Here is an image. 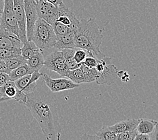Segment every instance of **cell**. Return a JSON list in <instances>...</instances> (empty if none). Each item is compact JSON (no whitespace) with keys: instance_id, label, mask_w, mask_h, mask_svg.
Instances as JSON below:
<instances>
[{"instance_id":"obj_1","label":"cell","mask_w":158,"mask_h":140,"mask_svg":"<svg viewBox=\"0 0 158 140\" xmlns=\"http://www.w3.org/2000/svg\"><path fill=\"white\" fill-rule=\"evenodd\" d=\"M47 87L44 80L37 81L35 90L27 94L25 106L37 121L43 134L48 140H59L62 134L56 99Z\"/></svg>"},{"instance_id":"obj_2","label":"cell","mask_w":158,"mask_h":140,"mask_svg":"<svg viewBox=\"0 0 158 140\" xmlns=\"http://www.w3.org/2000/svg\"><path fill=\"white\" fill-rule=\"evenodd\" d=\"M103 30L93 18L81 19L75 30V47L85 49L88 53L98 54L103 42Z\"/></svg>"},{"instance_id":"obj_3","label":"cell","mask_w":158,"mask_h":140,"mask_svg":"<svg viewBox=\"0 0 158 140\" xmlns=\"http://www.w3.org/2000/svg\"><path fill=\"white\" fill-rule=\"evenodd\" d=\"M32 41L44 51V53L54 49L56 35L52 25L39 18L33 28Z\"/></svg>"},{"instance_id":"obj_4","label":"cell","mask_w":158,"mask_h":140,"mask_svg":"<svg viewBox=\"0 0 158 140\" xmlns=\"http://www.w3.org/2000/svg\"><path fill=\"white\" fill-rule=\"evenodd\" d=\"M98 63L94 68L95 82L99 85H112L118 79V68L111 62V58L102 52L97 54Z\"/></svg>"},{"instance_id":"obj_5","label":"cell","mask_w":158,"mask_h":140,"mask_svg":"<svg viewBox=\"0 0 158 140\" xmlns=\"http://www.w3.org/2000/svg\"><path fill=\"white\" fill-rule=\"evenodd\" d=\"M44 66L48 70L58 74L62 78H64L68 70V65L62 51L56 49L45 57Z\"/></svg>"},{"instance_id":"obj_6","label":"cell","mask_w":158,"mask_h":140,"mask_svg":"<svg viewBox=\"0 0 158 140\" xmlns=\"http://www.w3.org/2000/svg\"><path fill=\"white\" fill-rule=\"evenodd\" d=\"M0 25L19 38V27L14 15L13 0H4Z\"/></svg>"},{"instance_id":"obj_7","label":"cell","mask_w":158,"mask_h":140,"mask_svg":"<svg viewBox=\"0 0 158 140\" xmlns=\"http://www.w3.org/2000/svg\"><path fill=\"white\" fill-rule=\"evenodd\" d=\"M42 79L44 80L45 85L53 93L59 92L72 90L79 86V84L74 83L67 78H52L48 74H42Z\"/></svg>"},{"instance_id":"obj_8","label":"cell","mask_w":158,"mask_h":140,"mask_svg":"<svg viewBox=\"0 0 158 140\" xmlns=\"http://www.w3.org/2000/svg\"><path fill=\"white\" fill-rule=\"evenodd\" d=\"M37 15L39 18L46 21L51 25L57 20V7L45 0H35Z\"/></svg>"},{"instance_id":"obj_9","label":"cell","mask_w":158,"mask_h":140,"mask_svg":"<svg viewBox=\"0 0 158 140\" xmlns=\"http://www.w3.org/2000/svg\"><path fill=\"white\" fill-rule=\"evenodd\" d=\"M14 15L19 27V38L22 42L27 41V19L24 11V0H13Z\"/></svg>"},{"instance_id":"obj_10","label":"cell","mask_w":158,"mask_h":140,"mask_svg":"<svg viewBox=\"0 0 158 140\" xmlns=\"http://www.w3.org/2000/svg\"><path fill=\"white\" fill-rule=\"evenodd\" d=\"M24 3L27 19V38L28 41H32L33 28L36 21L39 18L36 3L35 0H24Z\"/></svg>"},{"instance_id":"obj_11","label":"cell","mask_w":158,"mask_h":140,"mask_svg":"<svg viewBox=\"0 0 158 140\" xmlns=\"http://www.w3.org/2000/svg\"><path fill=\"white\" fill-rule=\"evenodd\" d=\"M42 76V73L39 71H34L33 73L18 79L14 81L16 87L24 94H28L33 92L37 88V81Z\"/></svg>"},{"instance_id":"obj_12","label":"cell","mask_w":158,"mask_h":140,"mask_svg":"<svg viewBox=\"0 0 158 140\" xmlns=\"http://www.w3.org/2000/svg\"><path fill=\"white\" fill-rule=\"evenodd\" d=\"M56 22L66 25L74 30L79 24V20L76 15L64 4V2L57 6Z\"/></svg>"},{"instance_id":"obj_13","label":"cell","mask_w":158,"mask_h":140,"mask_svg":"<svg viewBox=\"0 0 158 140\" xmlns=\"http://www.w3.org/2000/svg\"><path fill=\"white\" fill-rule=\"evenodd\" d=\"M0 92L3 96L8 98V100H14L15 101L25 105L27 101V96L23 92L18 88L14 82L10 80L0 87Z\"/></svg>"},{"instance_id":"obj_14","label":"cell","mask_w":158,"mask_h":140,"mask_svg":"<svg viewBox=\"0 0 158 140\" xmlns=\"http://www.w3.org/2000/svg\"><path fill=\"white\" fill-rule=\"evenodd\" d=\"M23 45V43L17 36L0 25V47L8 49H21Z\"/></svg>"},{"instance_id":"obj_15","label":"cell","mask_w":158,"mask_h":140,"mask_svg":"<svg viewBox=\"0 0 158 140\" xmlns=\"http://www.w3.org/2000/svg\"><path fill=\"white\" fill-rule=\"evenodd\" d=\"M141 118L135 119V118H131V119H127L122 121L114 124L113 125L108 126L109 129H111L115 134H120L124 131H132L136 129V127L139 123Z\"/></svg>"},{"instance_id":"obj_16","label":"cell","mask_w":158,"mask_h":140,"mask_svg":"<svg viewBox=\"0 0 158 140\" xmlns=\"http://www.w3.org/2000/svg\"><path fill=\"white\" fill-rule=\"evenodd\" d=\"M74 34L75 30H73L60 37H56V42L54 49L62 50L64 49H74Z\"/></svg>"},{"instance_id":"obj_17","label":"cell","mask_w":158,"mask_h":140,"mask_svg":"<svg viewBox=\"0 0 158 140\" xmlns=\"http://www.w3.org/2000/svg\"><path fill=\"white\" fill-rule=\"evenodd\" d=\"M64 78L70 79L74 83L79 85L83 83H89L81 66L74 70H68L66 72Z\"/></svg>"},{"instance_id":"obj_18","label":"cell","mask_w":158,"mask_h":140,"mask_svg":"<svg viewBox=\"0 0 158 140\" xmlns=\"http://www.w3.org/2000/svg\"><path fill=\"white\" fill-rule=\"evenodd\" d=\"M45 57L44 51L41 50L27 61V64L33 71H39L44 66Z\"/></svg>"},{"instance_id":"obj_19","label":"cell","mask_w":158,"mask_h":140,"mask_svg":"<svg viewBox=\"0 0 158 140\" xmlns=\"http://www.w3.org/2000/svg\"><path fill=\"white\" fill-rule=\"evenodd\" d=\"M157 121L153 119H145L141 118L139 123L136 128V130L139 134H145L150 135L155 129Z\"/></svg>"},{"instance_id":"obj_20","label":"cell","mask_w":158,"mask_h":140,"mask_svg":"<svg viewBox=\"0 0 158 140\" xmlns=\"http://www.w3.org/2000/svg\"><path fill=\"white\" fill-rule=\"evenodd\" d=\"M39 51H41V49L35 45L33 41L27 40L23 42V45L21 47V55L24 58L28 59Z\"/></svg>"},{"instance_id":"obj_21","label":"cell","mask_w":158,"mask_h":140,"mask_svg":"<svg viewBox=\"0 0 158 140\" xmlns=\"http://www.w3.org/2000/svg\"><path fill=\"white\" fill-rule=\"evenodd\" d=\"M34 71L32 70L30 67L26 63L16 68V69L12 70L9 74V76L10 80L14 82L18 80V79L24 76V75L31 74Z\"/></svg>"},{"instance_id":"obj_22","label":"cell","mask_w":158,"mask_h":140,"mask_svg":"<svg viewBox=\"0 0 158 140\" xmlns=\"http://www.w3.org/2000/svg\"><path fill=\"white\" fill-rule=\"evenodd\" d=\"M75 49H76V48L64 49L61 50L62 52L64 59H65L66 63L68 65V70L76 69V68H78L81 66V64L78 63L77 62H76V61L74 59Z\"/></svg>"},{"instance_id":"obj_23","label":"cell","mask_w":158,"mask_h":140,"mask_svg":"<svg viewBox=\"0 0 158 140\" xmlns=\"http://www.w3.org/2000/svg\"><path fill=\"white\" fill-rule=\"evenodd\" d=\"M5 61L9 70L12 71L17 67L23 66V65L26 64L27 59L24 58L22 55H19L18 57H14L7 59Z\"/></svg>"},{"instance_id":"obj_24","label":"cell","mask_w":158,"mask_h":140,"mask_svg":"<svg viewBox=\"0 0 158 140\" xmlns=\"http://www.w3.org/2000/svg\"><path fill=\"white\" fill-rule=\"evenodd\" d=\"M102 140H116V134L107 127H102L95 134Z\"/></svg>"},{"instance_id":"obj_25","label":"cell","mask_w":158,"mask_h":140,"mask_svg":"<svg viewBox=\"0 0 158 140\" xmlns=\"http://www.w3.org/2000/svg\"><path fill=\"white\" fill-rule=\"evenodd\" d=\"M19 55H21V49H8L0 47V59L6 60Z\"/></svg>"},{"instance_id":"obj_26","label":"cell","mask_w":158,"mask_h":140,"mask_svg":"<svg viewBox=\"0 0 158 140\" xmlns=\"http://www.w3.org/2000/svg\"><path fill=\"white\" fill-rule=\"evenodd\" d=\"M52 26L53 28V30H54L56 37L66 34L68 32L73 30V29H71L70 27H68L62 23L58 22H56L52 25Z\"/></svg>"},{"instance_id":"obj_27","label":"cell","mask_w":158,"mask_h":140,"mask_svg":"<svg viewBox=\"0 0 158 140\" xmlns=\"http://www.w3.org/2000/svg\"><path fill=\"white\" fill-rule=\"evenodd\" d=\"M98 57H97L95 54L89 53L88 55L82 62V64L84 65L86 67L92 69V68L95 67L97 63H98Z\"/></svg>"},{"instance_id":"obj_28","label":"cell","mask_w":158,"mask_h":140,"mask_svg":"<svg viewBox=\"0 0 158 140\" xmlns=\"http://www.w3.org/2000/svg\"><path fill=\"white\" fill-rule=\"evenodd\" d=\"M136 134H137V131L136 129L116 134V140H135Z\"/></svg>"},{"instance_id":"obj_29","label":"cell","mask_w":158,"mask_h":140,"mask_svg":"<svg viewBox=\"0 0 158 140\" xmlns=\"http://www.w3.org/2000/svg\"><path fill=\"white\" fill-rule=\"evenodd\" d=\"M88 51H87L85 49L76 48L74 55V59L76 61V62H77L78 63L82 64V62H83L85 59L88 55Z\"/></svg>"},{"instance_id":"obj_30","label":"cell","mask_w":158,"mask_h":140,"mask_svg":"<svg viewBox=\"0 0 158 140\" xmlns=\"http://www.w3.org/2000/svg\"><path fill=\"white\" fill-rule=\"evenodd\" d=\"M118 78H120L121 79L122 82H128L130 80V76H129V74L126 70H118L117 72Z\"/></svg>"},{"instance_id":"obj_31","label":"cell","mask_w":158,"mask_h":140,"mask_svg":"<svg viewBox=\"0 0 158 140\" xmlns=\"http://www.w3.org/2000/svg\"><path fill=\"white\" fill-rule=\"evenodd\" d=\"M10 71H10L9 70V68L8 67L6 61L0 59V72L9 74L10 73Z\"/></svg>"},{"instance_id":"obj_32","label":"cell","mask_w":158,"mask_h":140,"mask_svg":"<svg viewBox=\"0 0 158 140\" xmlns=\"http://www.w3.org/2000/svg\"><path fill=\"white\" fill-rule=\"evenodd\" d=\"M10 80L9 74L0 72V87Z\"/></svg>"},{"instance_id":"obj_33","label":"cell","mask_w":158,"mask_h":140,"mask_svg":"<svg viewBox=\"0 0 158 140\" xmlns=\"http://www.w3.org/2000/svg\"><path fill=\"white\" fill-rule=\"evenodd\" d=\"M81 139H86V140H102V139L100 138L99 137H98V135H89V134H85L83 135L82 136L81 138Z\"/></svg>"},{"instance_id":"obj_34","label":"cell","mask_w":158,"mask_h":140,"mask_svg":"<svg viewBox=\"0 0 158 140\" xmlns=\"http://www.w3.org/2000/svg\"><path fill=\"white\" fill-rule=\"evenodd\" d=\"M135 140H150V135L149 134L137 133Z\"/></svg>"},{"instance_id":"obj_35","label":"cell","mask_w":158,"mask_h":140,"mask_svg":"<svg viewBox=\"0 0 158 140\" xmlns=\"http://www.w3.org/2000/svg\"><path fill=\"white\" fill-rule=\"evenodd\" d=\"M149 135L150 140H158V122L156 123L154 131Z\"/></svg>"},{"instance_id":"obj_36","label":"cell","mask_w":158,"mask_h":140,"mask_svg":"<svg viewBox=\"0 0 158 140\" xmlns=\"http://www.w3.org/2000/svg\"><path fill=\"white\" fill-rule=\"evenodd\" d=\"M45 1L46 2H48L49 3H52V4L54 5L55 6L57 7L60 4H61V3H63V1L62 0H45Z\"/></svg>"},{"instance_id":"obj_37","label":"cell","mask_w":158,"mask_h":140,"mask_svg":"<svg viewBox=\"0 0 158 140\" xmlns=\"http://www.w3.org/2000/svg\"><path fill=\"white\" fill-rule=\"evenodd\" d=\"M7 100H8V98H5V97H3L2 94L1 93V92H0V102H3V101H7Z\"/></svg>"},{"instance_id":"obj_38","label":"cell","mask_w":158,"mask_h":140,"mask_svg":"<svg viewBox=\"0 0 158 140\" xmlns=\"http://www.w3.org/2000/svg\"><path fill=\"white\" fill-rule=\"evenodd\" d=\"M3 5H4V0H0V9L3 10Z\"/></svg>"},{"instance_id":"obj_39","label":"cell","mask_w":158,"mask_h":140,"mask_svg":"<svg viewBox=\"0 0 158 140\" xmlns=\"http://www.w3.org/2000/svg\"><path fill=\"white\" fill-rule=\"evenodd\" d=\"M2 11L3 10L0 9V20H1V18H2Z\"/></svg>"}]
</instances>
